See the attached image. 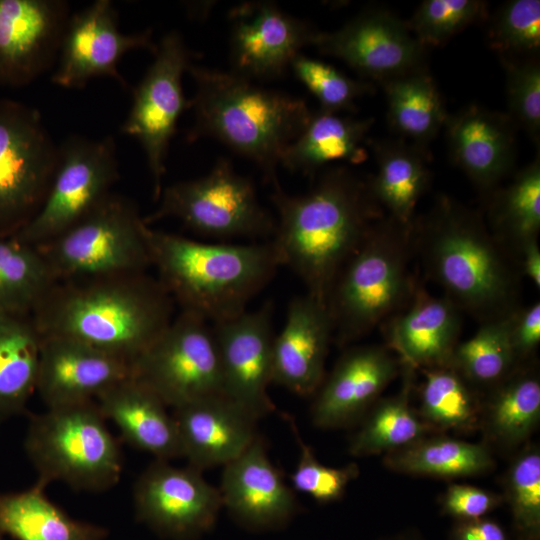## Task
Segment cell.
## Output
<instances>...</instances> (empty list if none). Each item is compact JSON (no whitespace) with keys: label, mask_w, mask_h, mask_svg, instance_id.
<instances>
[{"label":"cell","mask_w":540,"mask_h":540,"mask_svg":"<svg viewBox=\"0 0 540 540\" xmlns=\"http://www.w3.org/2000/svg\"><path fill=\"white\" fill-rule=\"evenodd\" d=\"M41 338L31 314L0 311V420L22 413L36 392Z\"/></svg>","instance_id":"f546056e"},{"label":"cell","mask_w":540,"mask_h":540,"mask_svg":"<svg viewBox=\"0 0 540 540\" xmlns=\"http://www.w3.org/2000/svg\"><path fill=\"white\" fill-rule=\"evenodd\" d=\"M159 206L144 222L175 218L191 231L227 240L273 236L276 221L260 204L251 180L220 158L205 176L164 188Z\"/></svg>","instance_id":"9c48e42d"},{"label":"cell","mask_w":540,"mask_h":540,"mask_svg":"<svg viewBox=\"0 0 540 540\" xmlns=\"http://www.w3.org/2000/svg\"><path fill=\"white\" fill-rule=\"evenodd\" d=\"M372 125L371 119H354L335 112L319 110L283 151L280 165L291 172L315 173L333 161L353 164L367 157L363 146Z\"/></svg>","instance_id":"83f0119b"},{"label":"cell","mask_w":540,"mask_h":540,"mask_svg":"<svg viewBox=\"0 0 540 540\" xmlns=\"http://www.w3.org/2000/svg\"><path fill=\"white\" fill-rule=\"evenodd\" d=\"M517 537L540 538V452L525 448L513 461L505 478Z\"/></svg>","instance_id":"ab89813d"},{"label":"cell","mask_w":540,"mask_h":540,"mask_svg":"<svg viewBox=\"0 0 540 540\" xmlns=\"http://www.w3.org/2000/svg\"><path fill=\"white\" fill-rule=\"evenodd\" d=\"M486 13V2L479 0H426L406 25L423 47L440 45Z\"/></svg>","instance_id":"60d3db41"},{"label":"cell","mask_w":540,"mask_h":540,"mask_svg":"<svg viewBox=\"0 0 540 540\" xmlns=\"http://www.w3.org/2000/svg\"><path fill=\"white\" fill-rule=\"evenodd\" d=\"M481 413L488 440L502 448L520 445L540 419V382L536 374L513 371L496 385Z\"/></svg>","instance_id":"836d02e7"},{"label":"cell","mask_w":540,"mask_h":540,"mask_svg":"<svg viewBox=\"0 0 540 540\" xmlns=\"http://www.w3.org/2000/svg\"><path fill=\"white\" fill-rule=\"evenodd\" d=\"M273 304L214 323L223 394L256 420L276 410L268 394L272 383Z\"/></svg>","instance_id":"2e32d148"},{"label":"cell","mask_w":540,"mask_h":540,"mask_svg":"<svg viewBox=\"0 0 540 540\" xmlns=\"http://www.w3.org/2000/svg\"><path fill=\"white\" fill-rule=\"evenodd\" d=\"M2 537H3V536H1V535H0V540H3V538H2Z\"/></svg>","instance_id":"f5cc1de1"},{"label":"cell","mask_w":540,"mask_h":540,"mask_svg":"<svg viewBox=\"0 0 540 540\" xmlns=\"http://www.w3.org/2000/svg\"><path fill=\"white\" fill-rule=\"evenodd\" d=\"M154 59L132 91V105L121 132L141 144L158 201L170 141L182 113L191 108L184 95L182 77L196 54L177 31L166 33L156 45Z\"/></svg>","instance_id":"4fadbf2b"},{"label":"cell","mask_w":540,"mask_h":540,"mask_svg":"<svg viewBox=\"0 0 540 540\" xmlns=\"http://www.w3.org/2000/svg\"><path fill=\"white\" fill-rule=\"evenodd\" d=\"M272 186L278 221L271 241L280 264L326 304L342 267L379 220V204L370 185L344 167L328 170L301 195L285 192L278 180Z\"/></svg>","instance_id":"6da1fadb"},{"label":"cell","mask_w":540,"mask_h":540,"mask_svg":"<svg viewBox=\"0 0 540 540\" xmlns=\"http://www.w3.org/2000/svg\"><path fill=\"white\" fill-rule=\"evenodd\" d=\"M95 401L104 418L117 426L129 445L157 460L182 457L173 414L152 390L132 376L106 390Z\"/></svg>","instance_id":"4316f807"},{"label":"cell","mask_w":540,"mask_h":540,"mask_svg":"<svg viewBox=\"0 0 540 540\" xmlns=\"http://www.w3.org/2000/svg\"><path fill=\"white\" fill-rule=\"evenodd\" d=\"M333 326L326 304L310 295L295 297L273 340L272 383L300 395L316 393L325 373Z\"/></svg>","instance_id":"603a6c76"},{"label":"cell","mask_w":540,"mask_h":540,"mask_svg":"<svg viewBox=\"0 0 540 540\" xmlns=\"http://www.w3.org/2000/svg\"><path fill=\"white\" fill-rule=\"evenodd\" d=\"M152 30L121 33L117 11L110 0H97L70 15L60 44L53 84L81 89L93 78L110 77L127 88L118 63L129 51L147 49L154 53Z\"/></svg>","instance_id":"9a60e30c"},{"label":"cell","mask_w":540,"mask_h":540,"mask_svg":"<svg viewBox=\"0 0 540 540\" xmlns=\"http://www.w3.org/2000/svg\"><path fill=\"white\" fill-rule=\"evenodd\" d=\"M182 457L203 471L225 466L257 438L256 419L225 395L174 409Z\"/></svg>","instance_id":"cb8c5ba5"},{"label":"cell","mask_w":540,"mask_h":540,"mask_svg":"<svg viewBox=\"0 0 540 540\" xmlns=\"http://www.w3.org/2000/svg\"><path fill=\"white\" fill-rule=\"evenodd\" d=\"M460 330L454 303L419 291L406 311L391 318L386 336L403 365L426 370L451 366Z\"/></svg>","instance_id":"484cf974"},{"label":"cell","mask_w":540,"mask_h":540,"mask_svg":"<svg viewBox=\"0 0 540 540\" xmlns=\"http://www.w3.org/2000/svg\"><path fill=\"white\" fill-rule=\"evenodd\" d=\"M509 318L483 322L474 336L456 346L451 366L468 384L496 386L514 371Z\"/></svg>","instance_id":"74e56055"},{"label":"cell","mask_w":540,"mask_h":540,"mask_svg":"<svg viewBox=\"0 0 540 540\" xmlns=\"http://www.w3.org/2000/svg\"><path fill=\"white\" fill-rule=\"evenodd\" d=\"M420 417L439 430L466 432L480 423V405L471 385L452 367L423 370Z\"/></svg>","instance_id":"8d00e7d4"},{"label":"cell","mask_w":540,"mask_h":540,"mask_svg":"<svg viewBox=\"0 0 540 540\" xmlns=\"http://www.w3.org/2000/svg\"><path fill=\"white\" fill-rule=\"evenodd\" d=\"M517 540H540V538L517 537Z\"/></svg>","instance_id":"816d5d0a"},{"label":"cell","mask_w":540,"mask_h":540,"mask_svg":"<svg viewBox=\"0 0 540 540\" xmlns=\"http://www.w3.org/2000/svg\"><path fill=\"white\" fill-rule=\"evenodd\" d=\"M445 125L454 163L477 187L491 190L510 172L515 138L507 115L471 105L447 116Z\"/></svg>","instance_id":"d4e9b609"},{"label":"cell","mask_w":540,"mask_h":540,"mask_svg":"<svg viewBox=\"0 0 540 540\" xmlns=\"http://www.w3.org/2000/svg\"><path fill=\"white\" fill-rule=\"evenodd\" d=\"M36 482L20 492L0 493V535L15 540H105L106 527L76 520Z\"/></svg>","instance_id":"f1b7e54d"},{"label":"cell","mask_w":540,"mask_h":540,"mask_svg":"<svg viewBox=\"0 0 540 540\" xmlns=\"http://www.w3.org/2000/svg\"><path fill=\"white\" fill-rule=\"evenodd\" d=\"M57 151L35 108L0 99V235L16 234L40 210Z\"/></svg>","instance_id":"30bf717a"},{"label":"cell","mask_w":540,"mask_h":540,"mask_svg":"<svg viewBox=\"0 0 540 540\" xmlns=\"http://www.w3.org/2000/svg\"><path fill=\"white\" fill-rule=\"evenodd\" d=\"M55 282L37 247L0 235V311L31 314Z\"/></svg>","instance_id":"d590c367"},{"label":"cell","mask_w":540,"mask_h":540,"mask_svg":"<svg viewBox=\"0 0 540 540\" xmlns=\"http://www.w3.org/2000/svg\"><path fill=\"white\" fill-rule=\"evenodd\" d=\"M41 336L68 337L131 363L172 321L173 299L147 272L56 281L31 313Z\"/></svg>","instance_id":"7a4b0ae2"},{"label":"cell","mask_w":540,"mask_h":540,"mask_svg":"<svg viewBox=\"0 0 540 540\" xmlns=\"http://www.w3.org/2000/svg\"><path fill=\"white\" fill-rule=\"evenodd\" d=\"M397 372V360L381 346L346 351L315 393L313 424L331 429L360 420Z\"/></svg>","instance_id":"7402d4cb"},{"label":"cell","mask_w":540,"mask_h":540,"mask_svg":"<svg viewBox=\"0 0 540 540\" xmlns=\"http://www.w3.org/2000/svg\"><path fill=\"white\" fill-rule=\"evenodd\" d=\"M63 0H0V85L22 87L55 66L70 17Z\"/></svg>","instance_id":"d6986e66"},{"label":"cell","mask_w":540,"mask_h":540,"mask_svg":"<svg viewBox=\"0 0 540 540\" xmlns=\"http://www.w3.org/2000/svg\"><path fill=\"white\" fill-rule=\"evenodd\" d=\"M187 72L196 87L190 99L194 123L187 140L216 139L254 162L269 183L277 181L283 151L311 117L306 102L232 71L192 63Z\"/></svg>","instance_id":"3957f363"},{"label":"cell","mask_w":540,"mask_h":540,"mask_svg":"<svg viewBox=\"0 0 540 540\" xmlns=\"http://www.w3.org/2000/svg\"><path fill=\"white\" fill-rule=\"evenodd\" d=\"M136 518L170 540H197L216 524L222 500L202 472L155 459L133 487Z\"/></svg>","instance_id":"5bb4252c"},{"label":"cell","mask_w":540,"mask_h":540,"mask_svg":"<svg viewBox=\"0 0 540 540\" xmlns=\"http://www.w3.org/2000/svg\"><path fill=\"white\" fill-rule=\"evenodd\" d=\"M418 229L427 273L459 310L482 322L517 310L514 269L477 214L443 197Z\"/></svg>","instance_id":"5b68a950"},{"label":"cell","mask_w":540,"mask_h":540,"mask_svg":"<svg viewBox=\"0 0 540 540\" xmlns=\"http://www.w3.org/2000/svg\"><path fill=\"white\" fill-rule=\"evenodd\" d=\"M378 169L371 181V192L391 217L412 225L416 204L429 182L424 150L403 141H387L375 147Z\"/></svg>","instance_id":"4dcf8cb0"},{"label":"cell","mask_w":540,"mask_h":540,"mask_svg":"<svg viewBox=\"0 0 540 540\" xmlns=\"http://www.w3.org/2000/svg\"><path fill=\"white\" fill-rule=\"evenodd\" d=\"M181 310L159 337L131 363V376L168 407L223 394L218 349L212 327Z\"/></svg>","instance_id":"8fae6325"},{"label":"cell","mask_w":540,"mask_h":540,"mask_svg":"<svg viewBox=\"0 0 540 540\" xmlns=\"http://www.w3.org/2000/svg\"><path fill=\"white\" fill-rule=\"evenodd\" d=\"M491 223L499 237L517 244L537 238L540 230V161L537 157L494 198Z\"/></svg>","instance_id":"f35d334b"},{"label":"cell","mask_w":540,"mask_h":540,"mask_svg":"<svg viewBox=\"0 0 540 540\" xmlns=\"http://www.w3.org/2000/svg\"><path fill=\"white\" fill-rule=\"evenodd\" d=\"M290 68L324 111L338 113L351 110L355 100L372 91L368 83L351 79L330 64L302 53L294 59Z\"/></svg>","instance_id":"7bdbcfd3"},{"label":"cell","mask_w":540,"mask_h":540,"mask_svg":"<svg viewBox=\"0 0 540 540\" xmlns=\"http://www.w3.org/2000/svg\"><path fill=\"white\" fill-rule=\"evenodd\" d=\"M500 503L499 496L484 489L452 484L442 497V510L457 520H468L484 517Z\"/></svg>","instance_id":"bcb514c9"},{"label":"cell","mask_w":540,"mask_h":540,"mask_svg":"<svg viewBox=\"0 0 540 540\" xmlns=\"http://www.w3.org/2000/svg\"><path fill=\"white\" fill-rule=\"evenodd\" d=\"M231 71L249 80L285 74L319 30L269 1L245 2L230 12Z\"/></svg>","instance_id":"e0dca14e"},{"label":"cell","mask_w":540,"mask_h":540,"mask_svg":"<svg viewBox=\"0 0 540 540\" xmlns=\"http://www.w3.org/2000/svg\"><path fill=\"white\" fill-rule=\"evenodd\" d=\"M287 421L300 450L297 465L290 475L293 490L307 494L319 503L340 499L348 484L358 476V466L353 463L340 468L323 465L311 446L301 438L293 418L287 416Z\"/></svg>","instance_id":"ee69618b"},{"label":"cell","mask_w":540,"mask_h":540,"mask_svg":"<svg viewBox=\"0 0 540 540\" xmlns=\"http://www.w3.org/2000/svg\"><path fill=\"white\" fill-rule=\"evenodd\" d=\"M223 467L218 488L222 506L241 527L253 532L274 531L294 518L298 511L295 492L270 460L259 435Z\"/></svg>","instance_id":"ffe728a7"},{"label":"cell","mask_w":540,"mask_h":540,"mask_svg":"<svg viewBox=\"0 0 540 540\" xmlns=\"http://www.w3.org/2000/svg\"><path fill=\"white\" fill-rule=\"evenodd\" d=\"M414 369L404 365V384L397 395L376 401L349 444L353 456L388 453L436 431L410 405Z\"/></svg>","instance_id":"1f68e13d"},{"label":"cell","mask_w":540,"mask_h":540,"mask_svg":"<svg viewBox=\"0 0 540 540\" xmlns=\"http://www.w3.org/2000/svg\"><path fill=\"white\" fill-rule=\"evenodd\" d=\"M118 179L113 137L69 136L58 146L56 168L40 210L12 236L32 246L51 240L103 201Z\"/></svg>","instance_id":"7c38bea8"},{"label":"cell","mask_w":540,"mask_h":540,"mask_svg":"<svg viewBox=\"0 0 540 540\" xmlns=\"http://www.w3.org/2000/svg\"><path fill=\"white\" fill-rule=\"evenodd\" d=\"M384 463L399 473L440 478L479 475L494 466L486 445L449 437H424L386 453Z\"/></svg>","instance_id":"d6a6232c"},{"label":"cell","mask_w":540,"mask_h":540,"mask_svg":"<svg viewBox=\"0 0 540 540\" xmlns=\"http://www.w3.org/2000/svg\"><path fill=\"white\" fill-rule=\"evenodd\" d=\"M411 227L377 220L342 267L326 302L339 346L369 333L408 299Z\"/></svg>","instance_id":"8992f818"},{"label":"cell","mask_w":540,"mask_h":540,"mask_svg":"<svg viewBox=\"0 0 540 540\" xmlns=\"http://www.w3.org/2000/svg\"><path fill=\"white\" fill-rule=\"evenodd\" d=\"M521 268L534 285L540 287V249L537 238L524 242L520 247Z\"/></svg>","instance_id":"681fc988"},{"label":"cell","mask_w":540,"mask_h":540,"mask_svg":"<svg viewBox=\"0 0 540 540\" xmlns=\"http://www.w3.org/2000/svg\"><path fill=\"white\" fill-rule=\"evenodd\" d=\"M392 128L423 148L447 119L433 79L423 68L383 82Z\"/></svg>","instance_id":"e575fe53"},{"label":"cell","mask_w":540,"mask_h":540,"mask_svg":"<svg viewBox=\"0 0 540 540\" xmlns=\"http://www.w3.org/2000/svg\"><path fill=\"white\" fill-rule=\"evenodd\" d=\"M450 540H509L503 527L488 518L457 520Z\"/></svg>","instance_id":"c3c4849f"},{"label":"cell","mask_w":540,"mask_h":540,"mask_svg":"<svg viewBox=\"0 0 540 540\" xmlns=\"http://www.w3.org/2000/svg\"><path fill=\"white\" fill-rule=\"evenodd\" d=\"M509 334L517 361L528 357L540 342V304L516 310L509 318Z\"/></svg>","instance_id":"7dc6e473"},{"label":"cell","mask_w":540,"mask_h":540,"mask_svg":"<svg viewBox=\"0 0 540 540\" xmlns=\"http://www.w3.org/2000/svg\"><path fill=\"white\" fill-rule=\"evenodd\" d=\"M106 421L95 400L31 415L24 448L37 482L48 486L59 481L87 492L114 487L123 472V457Z\"/></svg>","instance_id":"52a82bcc"},{"label":"cell","mask_w":540,"mask_h":540,"mask_svg":"<svg viewBox=\"0 0 540 540\" xmlns=\"http://www.w3.org/2000/svg\"><path fill=\"white\" fill-rule=\"evenodd\" d=\"M509 115L535 143L540 136V66L536 59L506 60Z\"/></svg>","instance_id":"f6af8a7d"},{"label":"cell","mask_w":540,"mask_h":540,"mask_svg":"<svg viewBox=\"0 0 540 540\" xmlns=\"http://www.w3.org/2000/svg\"><path fill=\"white\" fill-rule=\"evenodd\" d=\"M41 337L36 392L46 408L94 401L131 376L123 359L68 337Z\"/></svg>","instance_id":"44dd1931"},{"label":"cell","mask_w":540,"mask_h":540,"mask_svg":"<svg viewBox=\"0 0 540 540\" xmlns=\"http://www.w3.org/2000/svg\"><path fill=\"white\" fill-rule=\"evenodd\" d=\"M491 45L505 58L534 57L540 48V1L513 0L496 13L489 34Z\"/></svg>","instance_id":"b9f144b4"},{"label":"cell","mask_w":540,"mask_h":540,"mask_svg":"<svg viewBox=\"0 0 540 540\" xmlns=\"http://www.w3.org/2000/svg\"><path fill=\"white\" fill-rule=\"evenodd\" d=\"M389 540H418V539L415 536L401 535V536H397Z\"/></svg>","instance_id":"f907efd6"},{"label":"cell","mask_w":540,"mask_h":540,"mask_svg":"<svg viewBox=\"0 0 540 540\" xmlns=\"http://www.w3.org/2000/svg\"><path fill=\"white\" fill-rule=\"evenodd\" d=\"M313 46L383 82L421 69L425 49L406 22L381 9L362 12L335 31H319Z\"/></svg>","instance_id":"ac0fdd59"},{"label":"cell","mask_w":540,"mask_h":540,"mask_svg":"<svg viewBox=\"0 0 540 540\" xmlns=\"http://www.w3.org/2000/svg\"><path fill=\"white\" fill-rule=\"evenodd\" d=\"M147 242L157 279L172 299L213 324L246 312L281 266L271 240L206 243L148 226Z\"/></svg>","instance_id":"277c9868"},{"label":"cell","mask_w":540,"mask_h":540,"mask_svg":"<svg viewBox=\"0 0 540 540\" xmlns=\"http://www.w3.org/2000/svg\"><path fill=\"white\" fill-rule=\"evenodd\" d=\"M148 226L131 199L111 192L69 229L35 247L55 281L146 272L152 266Z\"/></svg>","instance_id":"ba28073f"}]
</instances>
